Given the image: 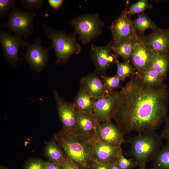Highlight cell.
I'll return each mask as SVG.
<instances>
[{
	"instance_id": "obj_1",
	"label": "cell",
	"mask_w": 169,
	"mask_h": 169,
	"mask_svg": "<svg viewBox=\"0 0 169 169\" xmlns=\"http://www.w3.org/2000/svg\"><path fill=\"white\" fill-rule=\"evenodd\" d=\"M169 90L164 84H146L133 76L118 92L111 119L124 137L132 132L154 133L167 117Z\"/></svg>"
},
{
	"instance_id": "obj_2",
	"label": "cell",
	"mask_w": 169,
	"mask_h": 169,
	"mask_svg": "<svg viewBox=\"0 0 169 169\" xmlns=\"http://www.w3.org/2000/svg\"><path fill=\"white\" fill-rule=\"evenodd\" d=\"M61 146L65 156L79 169H92L94 162L91 140L76 133L63 130L55 135L54 139Z\"/></svg>"
},
{
	"instance_id": "obj_3",
	"label": "cell",
	"mask_w": 169,
	"mask_h": 169,
	"mask_svg": "<svg viewBox=\"0 0 169 169\" xmlns=\"http://www.w3.org/2000/svg\"><path fill=\"white\" fill-rule=\"evenodd\" d=\"M42 27L51 42L48 49L54 50L56 64L66 63L72 55L80 52V47L74 34H66L45 23H43Z\"/></svg>"
},
{
	"instance_id": "obj_4",
	"label": "cell",
	"mask_w": 169,
	"mask_h": 169,
	"mask_svg": "<svg viewBox=\"0 0 169 169\" xmlns=\"http://www.w3.org/2000/svg\"><path fill=\"white\" fill-rule=\"evenodd\" d=\"M162 139L155 132L138 134L128 140L131 145L132 160L139 165L151 160L164 145Z\"/></svg>"
},
{
	"instance_id": "obj_5",
	"label": "cell",
	"mask_w": 169,
	"mask_h": 169,
	"mask_svg": "<svg viewBox=\"0 0 169 169\" xmlns=\"http://www.w3.org/2000/svg\"><path fill=\"white\" fill-rule=\"evenodd\" d=\"M36 16L31 10L23 11L15 7L9 12L7 22L2 27H6L19 37L27 38L34 31L33 24Z\"/></svg>"
},
{
	"instance_id": "obj_6",
	"label": "cell",
	"mask_w": 169,
	"mask_h": 169,
	"mask_svg": "<svg viewBox=\"0 0 169 169\" xmlns=\"http://www.w3.org/2000/svg\"><path fill=\"white\" fill-rule=\"evenodd\" d=\"M70 23L84 44L99 35L103 24L97 14L80 16L72 20Z\"/></svg>"
},
{
	"instance_id": "obj_7",
	"label": "cell",
	"mask_w": 169,
	"mask_h": 169,
	"mask_svg": "<svg viewBox=\"0 0 169 169\" xmlns=\"http://www.w3.org/2000/svg\"><path fill=\"white\" fill-rule=\"evenodd\" d=\"M0 43L5 59L11 67L16 68L21 60L19 57V49L26 46L25 40L11 32L0 30Z\"/></svg>"
},
{
	"instance_id": "obj_8",
	"label": "cell",
	"mask_w": 169,
	"mask_h": 169,
	"mask_svg": "<svg viewBox=\"0 0 169 169\" xmlns=\"http://www.w3.org/2000/svg\"><path fill=\"white\" fill-rule=\"evenodd\" d=\"M26 47L27 50L22 54L30 67L38 73L40 72L47 66L49 57L48 48L42 46L39 37L37 38L33 44H29L27 40Z\"/></svg>"
},
{
	"instance_id": "obj_9",
	"label": "cell",
	"mask_w": 169,
	"mask_h": 169,
	"mask_svg": "<svg viewBox=\"0 0 169 169\" xmlns=\"http://www.w3.org/2000/svg\"><path fill=\"white\" fill-rule=\"evenodd\" d=\"M130 18L126 6L120 16L112 23L110 30L113 45L126 40L133 39L137 35L132 22Z\"/></svg>"
},
{
	"instance_id": "obj_10",
	"label": "cell",
	"mask_w": 169,
	"mask_h": 169,
	"mask_svg": "<svg viewBox=\"0 0 169 169\" xmlns=\"http://www.w3.org/2000/svg\"><path fill=\"white\" fill-rule=\"evenodd\" d=\"M53 92L62 130L68 133H75L77 117V110L73 103L64 100L56 89L54 90Z\"/></svg>"
},
{
	"instance_id": "obj_11",
	"label": "cell",
	"mask_w": 169,
	"mask_h": 169,
	"mask_svg": "<svg viewBox=\"0 0 169 169\" xmlns=\"http://www.w3.org/2000/svg\"><path fill=\"white\" fill-rule=\"evenodd\" d=\"M91 144L94 160L99 163L112 165L123 153L120 146L105 143L96 137L91 140Z\"/></svg>"
},
{
	"instance_id": "obj_12",
	"label": "cell",
	"mask_w": 169,
	"mask_h": 169,
	"mask_svg": "<svg viewBox=\"0 0 169 169\" xmlns=\"http://www.w3.org/2000/svg\"><path fill=\"white\" fill-rule=\"evenodd\" d=\"M154 52L137 35L134 39V51L131 57L133 64L142 74L151 66Z\"/></svg>"
},
{
	"instance_id": "obj_13",
	"label": "cell",
	"mask_w": 169,
	"mask_h": 169,
	"mask_svg": "<svg viewBox=\"0 0 169 169\" xmlns=\"http://www.w3.org/2000/svg\"><path fill=\"white\" fill-rule=\"evenodd\" d=\"M112 52L110 44L103 46L91 45L90 55L98 75L105 76L107 69L112 64L115 63L117 59Z\"/></svg>"
},
{
	"instance_id": "obj_14",
	"label": "cell",
	"mask_w": 169,
	"mask_h": 169,
	"mask_svg": "<svg viewBox=\"0 0 169 169\" xmlns=\"http://www.w3.org/2000/svg\"><path fill=\"white\" fill-rule=\"evenodd\" d=\"M118 96L115 92L95 99L92 114L100 123L110 120Z\"/></svg>"
},
{
	"instance_id": "obj_15",
	"label": "cell",
	"mask_w": 169,
	"mask_h": 169,
	"mask_svg": "<svg viewBox=\"0 0 169 169\" xmlns=\"http://www.w3.org/2000/svg\"><path fill=\"white\" fill-rule=\"evenodd\" d=\"M96 135L100 140L114 146H120L124 141L119 129L110 120L100 123L97 128Z\"/></svg>"
},
{
	"instance_id": "obj_16",
	"label": "cell",
	"mask_w": 169,
	"mask_h": 169,
	"mask_svg": "<svg viewBox=\"0 0 169 169\" xmlns=\"http://www.w3.org/2000/svg\"><path fill=\"white\" fill-rule=\"evenodd\" d=\"M145 39L146 44L154 52L167 54L169 50V28H156Z\"/></svg>"
},
{
	"instance_id": "obj_17",
	"label": "cell",
	"mask_w": 169,
	"mask_h": 169,
	"mask_svg": "<svg viewBox=\"0 0 169 169\" xmlns=\"http://www.w3.org/2000/svg\"><path fill=\"white\" fill-rule=\"evenodd\" d=\"M77 112L75 133L90 140L95 137L97 128L100 123L93 114L84 113L78 110Z\"/></svg>"
},
{
	"instance_id": "obj_18",
	"label": "cell",
	"mask_w": 169,
	"mask_h": 169,
	"mask_svg": "<svg viewBox=\"0 0 169 169\" xmlns=\"http://www.w3.org/2000/svg\"><path fill=\"white\" fill-rule=\"evenodd\" d=\"M80 83V87L84 89L94 99L109 95L105 89L103 80L96 72L82 77Z\"/></svg>"
},
{
	"instance_id": "obj_19",
	"label": "cell",
	"mask_w": 169,
	"mask_h": 169,
	"mask_svg": "<svg viewBox=\"0 0 169 169\" xmlns=\"http://www.w3.org/2000/svg\"><path fill=\"white\" fill-rule=\"evenodd\" d=\"M94 100L84 89L80 87L73 104L77 110L84 113L92 114Z\"/></svg>"
},
{
	"instance_id": "obj_20",
	"label": "cell",
	"mask_w": 169,
	"mask_h": 169,
	"mask_svg": "<svg viewBox=\"0 0 169 169\" xmlns=\"http://www.w3.org/2000/svg\"><path fill=\"white\" fill-rule=\"evenodd\" d=\"M44 154L49 161L56 162L61 165L66 157L62 148L54 139L46 143Z\"/></svg>"
},
{
	"instance_id": "obj_21",
	"label": "cell",
	"mask_w": 169,
	"mask_h": 169,
	"mask_svg": "<svg viewBox=\"0 0 169 169\" xmlns=\"http://www.w3.org/2000/svg\"><path fill=\"white\" fill-rule=\"evenodd\" d=\"M134 39L111 45L112 50L117 57H120L126 61L131 58L134 51Z\"/></svg>"
},
{
	"instance_id": "obj_22",
	"label": "cell",
	"mask_w": 169,
	"mask_h": 169,
	"mask_svg": "<svg viewBox=\"0 0 169 169\" xmlns=\"http://www.w3.org/2000/svg\"><path fill=\"white\" fill-rule=\"evenodd\" d=\"M151 67L161 76L165 78L169 68V57L154 52Z\"/></svg>"
},
{
	"instance_id": "obj_23",
	"label": "cell",
	"mask_w": 169,
	"mask_h": 169,
	"mask_svg": "<svg viewBox=\"0 0 169 169\" xmlns=\"http://www.w3.org/2000/svg\"><path fill=\"white\" fill-rule=\"evenodd\" d=\"M151 160L154 166L160 169H169V141L157 151Z\"/></svg>"
},
{
	"instance_id": "obj_24",
	"label": "cell",
	"mask_w": 169,
	"mask_h": 169,
	"mask_svg": "<svg viewBox=\"0 0 169 169\" xmlns=\"http://www.w3.org/2000/svg\"><path fill=\"white\" fill-rule=\"evenodd\" d=\"M140 75L142 81L147 85L156 86L164 83L165 78L161 76L151 67Z\"/></svg>"
},
{
	"instance_id": "obj_25",
	"label": "cell",
	"mask_w": 169,
	"mask_h": 169,
	"mask_svg": "<svg viewBox=\"0 0 169 169\" xmlns=\"http://www.w3.org/2000/svg\"><path fill=\"white\" fill-rule=\"evenodd\" d=\"M132 22L135 28L141 33H143L147 29L154 30L157 28L155 23L145 13L139 15Z\"/></svg>"
},
{
	"instance_id": "obj_26",
	"label": "cell",
	"mask_w": 169,
	"mask_h": 169,
	"mask_svg": "<svg viewBox=\"0 0 169 169\" xmlns=\"http://www.w3.org/2000/svg\"><path fill=\"white\" fill-rule=\"evenodd\" d=\"M117 66L116 75L121 81H124L126 78L135 74V69L128 61H125L123 62H120L117 59L115 63Z\"/></svg>"
},
{
	"instance_id": "obj_27",
	"label": "cell",
	"mask_w": 169,
	"mask_h": 169,
	"mask_svg": "<svg viewBox=\"0 0 169 169\" xmlns=\"http://www.w3.org/2000/svg\"><path fill=\"white\" fill-rule=\"evenodd\" d=\"M104 85L108 95L113 92V91L115 88L120 86V79L117 76L108 77L102 76Z\"/></svg>"
},
{
	"instance_id": "obj_28",
	"label": "cell",
	"mask_w": 169,
	"mask_h": 169,
	"mask_svg": "<svg viewBox=\"0 0 169 169\" xmlns=\"http://www.w3.org/2000/svg\"><path fill=\"white\" fill-rule=\"evenodd\" d=\"M147 0H140L132 4L128 10L130 17L134 14L140 13L150 8Z\"/></svg>"
},
{
	"instance_id": "obj_29",
	"label": "cell",
	"mask_w": 169,
	"mask_h": 169,
	"mask_svg": "<svg viewBox=\"0 0 169 169\" xmlns=\"http://www.w3.org/2000/svg\"><path fill=\"white\" fill-rule=\"evenodd\" d=\"M47 162L39 158L31 159L25 162L23 169H46Z\"/></svg>"
},
{
	"instance_id": "obj_30",
	"label": "cell",
	"mask_w": 169,
	"mask_h": 169,
	"mask_svg": "<svg viewBox=\"0 0 169 169\" xmlns=\"http://www.w3.org/2000/svg\"><path fill=\"white\" fill-rule=\"evenodd\" d=\"M15 0H0V18H4L8 16L9 12V10L15 8L16 5Z\"/></svg>"
},
{
	"instance_id": "obj_31",
	"label": "cell",
	"mask_w": 169,
	"mask_h": 169,
	"mask_svg": "<svg viewBox=\"0 0 169 169\" xmlns=\"http://www.w3.org/2000/svg\"><path fill=\"white\" fill-rule=\"evenodd\" d=\"M115 162L120 169H132L138 165L136 162L132 159L126 158L123 153L118 157Z\"/></svg>"
},
{
	"instance_id": "obj_32",
	"label": "cell",
	"mask_w": 169,
	"mask_h": 169,
	"mask_svg": "<svg viewBox=\"0 0 169 169\" xmlns=\"http://www.w3.org/2000/svg\"><path fill=\"white\" fill-rule=\"evenodd\" d=\"M44 0H21L20 2L26 10H31L33 9H39L42 7L44 2Z\"/></svg>"
},
{
	"instance_id": "obj_33",
	"label": "cell",
	"mask_w": 169,
	"mask_h": 169,
	"mask_svg": "<svg viewBox=\"0 0 169 169\" xmlns=\"http://www.w3.org/2000/svg\"><path fill=\"white\" fill-rule=\"evenodd\" d=\"M165 122V125L160 136L162 139L168 142L169 141V117H167Z\"/></svg>"
},
{
	"instance_id": "obj_34",
	"label": "cell",
	"mask_w": 169,
	"mask_h": 169,
	"mask_svg": "<svg viewBox=\"0 0 169 169\" xmlns=\"http://www.w3.org/2000/svg\"><path fill=\"white\" fill-rule=\"evenodd\" d=\"M62 166L63 169H79L66 156Z\"/></svg>"
},
{
	"instance_id": "obj_35",
	"label": "cell",
	"mask_w": 169,
	"mask_h": 169,
	"mask_svg": "<svg viewBox=\"0 0 169 169\" xmlns=\"http://www.w3.org/2000/svg\"><path fill=\"white\" fill-rule=\"evenodd\" d=\"M63 1L62 0H48L47 2L49 5L52 8L57 9L62 5Z\"/></svg>"
},
{
	"instance_id": "obj_36",
	"label": "cell",
	"mask_w": 169,
	"mask_h": 169,
	"mask_svg": "<svg viewBox=\"0 0 169 169\" xmlns=\"http://www.w3.org/2000/svg\"><path fill=\"white\" fill-rule=\"evenodd\" d=\"M112 165L101 163L94 161L92 169H110Z\"/></svg>"
},
{
	"instance_id": "obj_37",
	"label": "cell",
	"mask_w": 169,
	"mask_h": 169,
	"mask_svg": "<svg viewBox=\"0 0 169 169\" xmlns=\"http://www.w3.org/2000/svg\"><path fill=\"white\" fill-rule=\"evenodd\" d=\"M46 169H63V167L62 165L58 163L48 161Z\"/></svg>"
},
{
	"instance_id": "obj_38",
	"label": "cell",
	"mask_w": 169,
	"mask_h": 169,
	"mask_svg": "<svg viewBox=\"0 0 169 169\" xmlns=\"http://www.w3.org/2000/svg\"><path fill=\"white\" fill-rule=\"evenodd\" d=\"M110 169H120V168L117 164L115 162L112 164Z\"/></svg>"
},
{
	"instance_id": "obj_39",
	"label": "cell",
	"mask_w": 169,
	"mask_h": 169,
	"mask_svg": "<svg viewBox=\"0 0 169 169\" xmlns=\"http://www.w3.org/2000/svg\"><path fill=\"white\" fill-rule=\"evenodd\" d=\"M139 166V169H146V164H141Z\"/></svg>"
},
{
	"instance_id": "obj_40",
	"label": "cell",
	"mask_w": 169,
	"mask_h": 169,
	"mask_svg": "<svg viewBox=\"0 0 169 169\" xmlns=\"http://www.w3.org/2000/svg\"><path fill=\"white\" fill-rule=\"evenodd\" d=\"M0 169H8L6 167L2 165H1L0 166Z\"/></svg>"
},
{
	"instance_id": "obj_41",
	"label": "cell",
	"mask_w": 169,
	"mask_h": 169,
	"mask_svg": "<svg viewBox=\"0 0 169 169\" xmlns=\"http://www.w3.org/2000/svg\"><path fill=\"white\" fill-rule=\"evenodd\" d=\"M151 169H160L158 167L153 166L152 168H151Z\"/></svg>"
}]
</instances>
